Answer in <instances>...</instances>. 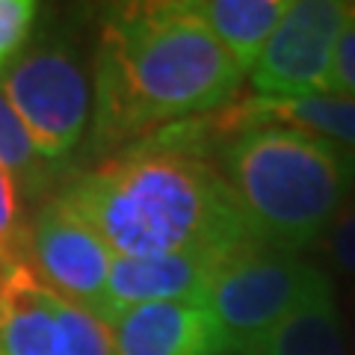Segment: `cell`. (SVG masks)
<instances>
[{
  "instance_id": "6da1fadb",
  "label": "cell",
  "mask_w": 355,
  "mask_h": 355,
  "mask_svg": "<svg viewBox=\"0 0 355 355\" xmlns=\"http://www.w3.org/2000/svg\"><path fill=\"white\" fill-rule=\"evenodd\" d=\"M205 119L169 125L57 193L116 258L231 252L254 237L210 154Z\"/></svg>"
},
{
  "instance_id": "7a4b0ae2",
  "label": "cell",
  "mask_w": 355,
  "mask_h": 355,
  "mask_svg": "<svg viewBox=\"0 0 355 355\" xmlns=\"http://www.w3.org/2000/svg\"><path fill=\"white\" fill-rule=\"evenodd\" d=\"M243 71L187 3H125L104 15L92 151H121L234 98Z\"/></svg>"
},
{
  "instance_id": "3957f363",
  "label": "cell",
  "mask_w": 355,
  "mask_h": 355,
  "mask_svg": "<svg viewBox=\"0 0 355 355\" xmlns=\"http://www.w3.org/2000/svg\"><path fill=\"white\" fill-rule=\"evenodd\" d=\"M228 181L258 240L302 254L355 190V151L287 125H249L222 142Z\"/></svg>"
},
{
  "instance_id": "277c9868",
  "label": "cell",
  "mask_w": 355,
  "mask_h": 355,
  "mask_svg": "<svg viewBox=\"0 0 355 355\" xmlns=\"http://www.w3.org/2000/svg\"><path fill=\"white\" fill-rule=\"evenodd\" d=\"M323 282H329V272L317 270L302 254L249 237L216 266L205 305L225 340L258 343Z\"/></svg>"
},
{
  "instance_id": "5b68a950",
  "label": "cell",
  "mask_w": 355,
  "mask_h": 355,
  "mask_svg": "<svg viewBox=\"0 0 355 355\" xmlns=\"http://www.w3.org/2000/svg\"><path fill=\"white\" fill-rule=\"evenodd\" d=\"M0 92L44 163L60 166L71 157L92 116V83L69 42L48 39L21 51L0 71Z\"/></svg>"
},
{
  "instance_id": "8992f818",
  "label": "cell",
  "mask_w": 355,
  "mask_h": 355,
  "mask_svg": "<svg viewBox=\"0 0 355 355\" xmlns=\"http://www.w3.org/2000/svg\"><path fill=\"white\" fill-rule=\"evenodd\" d=\"M347 21L338 0H291L287 12L252 65V89L261 101L329 95L335 48Z\"/></svg>"
},
{
  "instance_id": "52a82bcc",
  "label": "cell",
  "mask_w": 355,
  "mask_h": 355,
  "mask_svg": "<svg viewBox=\"0 0 355 355\" xmlns=\"http://www.w3.org/2000/svg\"><path fill=\"white\" fill-rule=\"evenodd\" d=\"M116 254L60 196H51L27 231V266L65 302L104 317L110 263Z\"/></svg>"
},
{
  "instance_id": "ba28073f",
  "label": "cell",
  "mask_w": 355,
  "mask_h": 355,
  "mask_svg": "<svg viewBox=\"0 0 355 355\" xmlns=\"http://www.w3.org/2000/svg\"><path fill=\"white\" fill-rule=\"evenodd\" d=\"M228 252H178L157 258H113L107 279V323L116 314L154 302L205 305L216 266Z\"/></svg>"
},
{
  "instance_id": "9c48e42d",
  "label": "cell",
  "mask_w": 355,
  "mask_h": 355,
  "mask_svg": "<svg viewBox=\"0 0 355 355\" xmlns=\"http://www.w3.org/2000/svg\"><path fill=\"white\" fill-rule=\"evenodd\" d=\"M116 355H214L225 335L207 305L154 302L116 314Z\"/></svg>"
},
{
  "instance_id": "30bf717a",
  "label": "cell",
  "mask_w": 355,
  "mask_h": 355,
  "mask_svg": "<svg viewBox=\"0 0 355 355\" xmlns=\"http://www.w3.org/2000/svg\"><path fill=\"white\" fill-rule=\"evenodd\" d=\"M60 296L44 287L27 263L0 275V355H57Z\"/></svg>"
},
{
  "instance_id": "8fae6325",
  "label": "cell",
  "mask_w": 355,
  "mask_h": 355,
  "mask_svg": "<svg viewBox=\"0 0 355 355\" xmlns=\"http://www.w3.org/2000/svg\"><path fill=\"white\" fill-rule=\"evenodd\" d=\"M225 119L231 130L249 125H287L308 133H317L338 146L355 151V101L340 95H311L293 101H243L240 107H228Z\"/></svg>"
},
{
  "instance_id": "7c38bea8",
  "label": "cell",
  "mask_w": 355,
  "mask_h": 355,
  "mask_svg": "<svg viewBox=\"0 0 355 355\" xmlns=\"http://www.w3.org/2000/svg\"><path fill=\"white\" fill-rule=\"evenodd\" d=\"M190 6L237 69L252 71L291 0H190Z\"/></svg>"
},
{
  "instance_id": "4fadbf2b",
  "label": "cell",
  "mask_w": 355,
  "mask_h": 355,
  "mask_svg": "<svg viewBox=\"0 0 355 355\" xmlns=\"http://www.w3.org/2000/svg\"><path fill=\"white\" fill-rule=\"evenodd\" d=\"M258 343L263 355H349L347 323L338 308L331 279L320 284Z\"/></svg>"
},
{
  "instance_id": "5bb4252c",
  "label": "cell",
  "mask_w": 355,
  "mask_h": 355,
  "mask_svg": "<svg viewBox=\"0 0 355 355\" xmlns=\"http://www.w3.org/2000/svg\"><path fill=\"white\" fill-rule=\"evenodd\" d=\"M0 166L12 175L21 196H42L57 175V166L42 160L3 92H0Z\"/></svg>"
},
{
  "instance_id": "9a60e30c",
  "label": "cell",
  "mask_w": 355,
  "mask_h": 355,
  "mask_svg": "<svg viewBox=\"0 0 355 355\" xmlns=\"http://www.w3.org/2000/svg\"><path fill=\"white\" fill-rule=\"evenodd\" d=\"M57 355H116L113 326L92 311L60 299V349Z\"/></svg>"
},
{
  "instance_id": "2e32d148",
  "label": "cell",
  "mask_w": 355,
  "mask_h": 355,
  "mask_svg": "<svg viewBox=\"0 0 355 355\" xmlns=\"http://www.w3.org/2000/svg\"><path fill=\"white\" fill-rule=\"evenodd\" d=\"M30 225L21 214V193L3 166H0V270L27 261Z\"/></svg>"
},
{
  "instance_id": "e0dca14e",
  "label": "cell",
  "mask_w": 355,
  "mask_h": 355,
  "mask_svg": "<svg viewBox=\"0 0 355 355\" xmlns=\"http://www.w3.org/2000/svg\"><path fill=\"white\" fill-rule=\"evenodd\" d=\"M320 246H323L331 270L340 272L343 279H355V190L331 216L323 237H320Z\"/></svg>"
},
{
  "instance_id": "ac0fdd59",
  "label": "cell",
  "mask_w": 355,
  "mask_h": 355,
  "mask_svg": "<svg viewBox=\"0 0 355 355\" xmlns=\"http://www.w3.org/2000/svg\"><path fill=\"white\" fill-rule=\"evenodd\" d=\"M36 15L39 3L33 0H0V71L21 53Z\"/></svg>"
},
{
  "instance_id": "d6986e66",
  "label": "cell",
  "mask_w": 355,
  "mask_h": 355,
  "mask_svg": "<svg viewBox=\"0 0 355 355\" xmlns=\"http://www.w3.org/2000/svg\"><path fill=\"white\" fill-rule=\"evenodd\" d=\"M329 95L352 98L355 101V3H347V21H343L335 62H331Z\"/></svg>"
},
{
  "instance_id": "ffe728a7",
  "label": "cell",
  "mask_w": 355,
  "mask_h": 355,
  "mask_svg": "<svg viewBox=\"0 0 355 355\" xmlns=\"http://www.w3.org/2000/svg\"><path fill=\"white\" fill-rule=\"evenodd\" d=\"M214 355H263L261 343H234V340H225Z\"/></svg>"
},
{
  "instance_id": "44dd1931",
  "label": "cell",
  "mask_w": 355,
  "mask_h": 355,
  "mask_svg": "<svg viewBox=\"0 0 355 355\" xmlns=\"http://www.w3.org/2000/svg\"><path fill=\"white\" fill-rule=\"evenodd\" d=\"M343 323H347V349L349 355H355V305H352L349 320H343Z\"/></svg>"
},
{
  "instance_id": "7402d4cb",
  "label": "cell",
  "mask_w": 355,
  "mask_h": 355,
  "mask_svg": "<svg viewBox=\"0 0 355 355\" xmlns=\"http://www.w3.org/2000/svg\"><path fill=\"white\" fill-rule=\"evenodd\" d=\"M0 275H3V270H0Z\"/></svg>"
}]
</instances>
